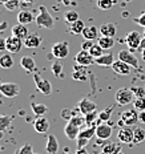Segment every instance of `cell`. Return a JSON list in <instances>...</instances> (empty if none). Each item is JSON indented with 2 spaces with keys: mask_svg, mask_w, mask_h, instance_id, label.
<instances>
[{
  "mask_svg": "<svg viewBox=\"0 0 145 154\" xmlns=\"http://www.w3.org/2000/svg\"><path fill=\"white\" fill-rule=\"evenodd\" d=\"M141 56H143V59L145 60V49H143V51H141Z\"/></svg>",
  "mask_w": 145,
  "mask_h": 154,
  "instance_id": "54",
  "label": "cell"
},
{
  "mask_svg": "<svg viewBox=\"0 0 145 154\" xmlns=\"http://www.w3.org/2000/svg\"><path fill=\"white\" fill-rule=\"evenodd\" d=\"M145 141V130L143 129V128H134L133 129V143H136V145H138V143L144 142Z\"/></svg>",
  "mask_w": 145,
  "mask_h": 154,
  "instance_id": "31",
  "label": "cell"
},
{
  "mask_svg": "<svg viewBox=\"0 0 145 154\" xmlns=\"http://www.w3.org/2000/svg\"><path fill=\"white\" fill-rule=\"evenodd\" d=\"M117 140L121 143H133V129L129 126L121 128L117 133Z\"/></svg>",
  "mask_w": 145,
  "mask_h": 154,
  "instance_id": "14",
  "label": "cell"
},
{
  "mask_svg": "<svg viewBox=\"0 0 145 154\" xmlns=\"http://www.w3.org/2000/svg\"><path fill=\"white\" fill-rule=\"evenodd\" d=\"M52 73L57 79H64V73H63V65L59 61H53L52 63Z\"/></svg>",
  "mask_w": 145,
  "mask_h": 154,
  "instance_id": "36",
  "label": "cell"
},
{
  "mask_svg": "<svg viewBox=\"0 0 145 154\" xmlns=\"http://www.w3.org/2000/svg\"><path fill=\"white\" fill-rule=\"evenodd\" d=\"M93 136H96V126H87L85 129L80 130L79 137L76 140L77 149H84L89 143V141H91Z\"/></svg>",
  "mask_w": 145,
  "mask_h": 154,
  "instance_id": "3",
  "label": "cell"
},
{
  "mask_svg": "<svg viewBox=\"0 0 145 154\" xmlns=\"http://www.w3.org/2000/svg\"><path fill=\"white\" fill-rule=\"evenodd\" d=\"M20 65L21 68H23L25 72L28 73H32L36 70V63H35V60L32 59L30 56H23L20 60Z\"/></svg>",
  "mask_w": 145,
  "mask_h": 154,
  "instance_id": "23",
  "label": "cell"
},
{
  "mask_svg": "<svg viewBox=\"0 0 145 154\" xmlns=\"http://www.w3.org/2000/svg\"><path fill=\"white\" fill-rule=\"evenodd\" d=\"M60 116H61V118H63V120H65L67 122H68V121L71 120V118L73 117V114H72V112L69 110V109H63V110H61V113H60Z\"/></svg>",
  "mask_w": 145,
  "mask_h": 154,
  "instance_id": "44",
  "label": "cell"
},
{
  "mask_svg": "<svg viewBox=\"0 0 145 154\" xmlns=\"http://www.w3.org/2000/svg\"><path fill=\"white\" fill-rule=\"evenodd\" d=\"M140 51L145 49V37H143V40H141V44H140V48H138Z\"/></svg>",
  "mask_w": 145,
  "mask_h": 154,
  "instance_id": "51",
  "label": "cell"
},
{
  "mask_svg": "<svg viewBox=\"0 0 145 154\" xmlns=\"http://www.w3.org/2000/svg\"><path fill=\"white\" fill-rule=\"evenodd\" d=\"M33 128L35 130L37 131V133H47L48 130H49V121L47 120L44 116H40V117H36V120H35L33 122Z\"/></svg>",
  "mask_w": 145,
  "mask_h": 154,
  "instance_id": "17",
  "label": "cell"
},
{
  "mask_svg": "<svg viewBox=\"0 0 145 154\" xmlns=\"http://www.w3.org/2000/svg\"><path fill=\"white\" fill-rule=\"evenodd\" d=\"M4 7H5V9H8V11L14 12L16 9H19L20 2H19V0H7V2L4 3Z\"/></svg>",
  "mask_w": 145,
  "mask_h": 154,
  "instance_id": "39",
  "label": "cell"
},
{
  "mask_svg": "<svg viewBox=\"0 0 145 154\" xmlns=\"http://www.w3.org/2000/svg\"><path fill=\"white\" fill-rule=\"evenodd\" d=\"M8 28V23L7 21H2V23H0V33H2L3 31H5Z\"/></svg>",
  "mask_w": 145,
  "mask_h": 154,
  "instance_id": "49",
  "label": "cell"
},
{
  "mask_svg": "<svg viewBox=\"0 0 145 154\" xmlns=\"http://www.w3.org/2000/svg\"><path fill=\"white\" fill-rule=\"evenodd\" d=\"M84 118H85V124L88 125V126H97V124H95L96 120H99V113H97V110L93 112V113H89V114L84 116Z\"/></svg>",
  "mask_w": 145,
  "mask_h": 154,
  "instance_id": "35",
  "label": "cell"
},
{
  "mask_svg": "<svg viewBox=\"0 0 145 154\" xmlns=\"http://www.w3.org/2000/svg\"><path fill=\"white\" fill-rule=\"evenodd\" d=\"M97 44L102 48L104 51H108V49H112L115 47V40L113 37H108V36H101L97 38Z\"/></svg>",
  "mask_w": 145,
  "mask_h": 154,
  "instance_id": "28",
  "label": "cell"
},
{
  "mask_svg": "<svg viewBox=\"0 0 145 154\" xmlns=\"http://www.w3.org/2000/svg\"><path fill=\"white\" fill-rule=\"evenodd\" d=\"M113 63H115V59L112 53H104L102 56L95 59V64H97L100 66H112Z\"/></svg>",
  "mask_w": 145,
  "mask_h": 154,
  "instance_id": "27",
  "label": "cell"
},
{
  "mask_svg": "<svg viewBox=\"0 0 145 154\" xmlns=\"http://www.w3.org/2000/svg\"><path fill=\"white\" fill-rule=\"evenodd\" d=\"M76 154H89V153L87 152L85 147H84V149H77V150H76Z\"/></svg>",
  "mask_w": 145,
  "mask_h": 154,
  "instance_id": "50",
  "label": "cell"
},
{
  "mask_svg": "<svg viewBox=\"0 0 145 154\" xmlns=\"http://www.w3.org/2000/svg\"><path fill=\"white\" fill-rule=\"evenodd\" d=\"M15 154H35V152H33V149H32L31 143H24L20 149L16 150Z\"/></svg>",
  "mask_w": 145,
  "mask_h": 154,
  "instance_id": "41",
  "label": "cell"
},
{
  "mask_svg": "<svg viewBox=\"0 0 145 154\" xmlns=\"http://www.w3.org/2000/svg\"><path fill=\"white\" fill-rule=\"evenodd\" d=\"M117 32V27L115 23H104L100 27V33L102 36H108V37H113Z\"/></svg>",
  "mask_w": 145,
  "mask_h": 154,
  "instance_id": "24",
  "label": "cell"
},
{
  "mask_svg": "<svg viewBox=\"0 0 145 154\" xmlns=\"http://www.w3.org/2000/svg\"><path fill=\"white\" fill-rule=\"evenodd\" d=\"M120 120L125 126H132L136 122H138V113L136 109H131V110H125L120 114Z\"/></svg>",
  "mask_w": 145,
  "mask_h": 154,
  "instance_id": "11",
  "label": "cell"
},
{
  "mask_svg": "<svg viewBox=\"0 0 145 154\" xmlns=\"http://www.w3.org/2000/svg\"><path fill=\"white\" fill-rule=\"evenodd\" d=\"M31 109H32V112H33V114L36 116V117L44 116V114H46L47 112H48L47 105L39 104V102H32V104H31Z\"/></svg>",
  "mask_w": 145,
  "mask_h": 154,
  "instance_id": "30",
  "label": "cell"
},
{
  "mask_svg": "<svg viewBox=\"0 0 145 154\" xmlns=\"http://www.w3.org/2000/svg\"><path fill=\"white\" fill-rule=\"evenodd\" d=\"M59 141L53 136V134H49L47 138V143H46V153L47 154H57L59 153Z\"/></svg>",
  "mask_w": 145,
  "mask_h": 154,
  "instance_id": "18",
  "label": "cell"
},
{
  "mask_svg": "<svg viewBox=\"0 0 145 154\" xmlns=\"http://www.w3.org/2000/svg\"><path fill=\"white\" fill-rule=\"evenodd\" d=\"M138 122L145 124V110H143V112H140V113H138Z\"/></svg>",
  "mask_w": 145,
  "mask_h": 154,
  "instance_id": "48",
  "label": "cell"
},
{
  "mask_svg": "<svg viewBox=\"0 0 145 154\" xmlns=\"http://www.w3.org/2000/svg\"><path fill=\"white\" fill-rule=\"evenodd\" d=\"M64 20H65V23L67 24H73L75 21L77 20H80V17H79V14H77L76 11H67L65 14H64Z\"/></svg>",
  "mask_w": 145,
  "mask_h": 154,
  "instance_id": "34",
  "label": "cell"
},
{
  "mask_svg": "<svg viewBox=\"0 0 145 154\" xmlns=\"http://www.w3.org/2000/svg\"><path fill=\"white\" fill-rule=\"evenodd\" d=\"M134 98H136L134 97V93L129 88H120L115 94V100L120 106L129 105L131 102L134 101Z\"/></svg>",
  "mask_w": 145,
  "mask_h": 154,
  "instance_id": "2",
  "label": "cell"
},
{
  "mask_svg": "<svg viewBox=\"0 0 145 154\" xmlns=\"http://www.w3.org/2000/svg\"><path fill=\"white\" fill-rule=\"evenodd\" d=\"M41 37L36 33H30L28 37L24 40V47L28 48V49H35V48H39L41 44Z\"/></svg>",
  "mask_w": 145,
  "mask_h": 154,
  "instance_id": "19",
  "label": "cell"
},
{
  "mask_svg": "<svg viewBox=\"0 0 145 154\" xmlns=\"http://www.w3.org/2000/svg\"><path fill=\"white\" fill-rule=\"evenodd\" d=\"M3 137H4V131H2V130H0V140H2Z\"/></svg>",
  "mask_w": 145,
  "mask_h": 154,
  "instance_id": "55",
  "label": "cell"
},
{
  "mask_svg": "<svg viewBox=\"0 0 145 154\" xmlns=\"http://www.w3.org/2000/svg\"><path fill=\"white\" fill-rule=\"evenodd\" d=\"M7 51V38L0 37V52H4Z\"/></svg>",
  "mask_w": 145,
  "mask_h": 154,
  "instance_id": "47",
  "label": "cell"
},
{
  "mask_svg": "<svg viewBox=\"0 0 145 154\" xmlns=\"http://www.w3.org/2000/svg\"><path fill=\"white\" fill-rule=\"evenodd\" d=\"M23 45H24V41L20 40L19 37L14 36V35L7 37V52L8 53H19L21 51V48H23Z\"/></svg>",
  "mask_w": 145,
  "mask_h": 154,
  "instance_id": "10",
  "label": "cell"
},
{
  "mask_svg": "<svg viewBox=\"0 0 145 154\" xmlns=\"http://www.w3.org/2000/svg\"><path fill=\"white\" fill-rule=\"evenodd\" d=\"M80 126H77V125L72 124L69 121V122H67L65 128H64V134H65V137L68 140H72V141H76L77 137H79V133H80Z\"/></svg>",
  "mask_w": 145,
  "mask_h": 154,
  "instance_id": "16",
  "label": "cell"
},
{
  "mask_svg": "<svg viewBox=\"0 0 145 154\" xmlns=\"http://www.w3.org/2000/svg\"><path fill=\"white\" fill-rule=\"evenodd\" d=\"M51 53L53 54L55 59H65L69 54V47L67 41H59V43H55L51 49Z\"/></svg>",
  "mask_w": 145,
  "mask_h": 154,
  "instance_id": "5",
  "label": "cell"
},
{
  "mask_svg": "<svg viewBox=\"0 0 145 154\" xmlns=\"http://www.w3.org/2000/svg\"><path fill=\"white\" fill-rule=\"evenodd\" d=\"M84 28H85V24H84V21H83V20H77L73 24L69 25V31L72 32L73 35H76V36L81 35L83 31H84Z\"/></svg>",
  "mask_w": 145,
  "mask_h": 154,
  "instance_id": "32",
  "label": "cell"
},
{
  "mask_svg": "<svg viewBox=\"0 0 145 154\" xmlns=\"http://www.w3.org/2000/svg\"><path fill=\"white\" fill-rule=\"evenodd\" d=\"M11 125V117L9 116H4V114H0V130L5 131Z\"/></svg>",
  "mask_w": 145,
  "mask_h": 154,
  "instance_id": "37",
  "label": "cell"
},
{
  "mask_svg": "<svg viewBox=\"0 0 145 154\" xmlns=\"http://www.w3.org/2000/svg\"><path fill=\"white\" fill-rule=\"evenodd\" d=\"M133 21L137 25H140V27L145 28V14H141L138 17H133Z\"/></svg>",
  "mask_w": 145,
  "mask_h": 154,
  "instance_id": "45",
  "label": "cell"
},
{
  "mask_svg": "<svg viewBox=\"0 0 145 154\" xmlns=\"http://www.w3.org/2000/svg\"><path fill=\"white\" fill-rule=\"evenodd\" d=\"M89 54L93 57V59H97V57L102 56L104 54V49L99 45V44H93V47L89 49Z\"/></svg>",
  "mask_w": 145,
  "mask_h": 154,
  "instance_id": "38",
  "label": "cell"
},
{
  "mask_svg": "<svg viewBox=\"0 0 145 154\" xmlns=\"http://www.w3.org/2000/svg\"><path fill=\"white\" fill-rule=\"evenodd\" d=\"M112 69L115 70L117 75H121V76H128L131 73V69L132 66L128 65L127 63L121 61V60H115V63L112 64Z\"/></svg>",
  "mask_w": 145,
  "mask_h": 154,
  "instance_id": "15",
  "label": "cell"
},
{
  "mask_svg": "<svg viewBox=\"0 0 145 154\" xmlns=\"http://www.w3.org/2000/svg\"><path fill=\"white\" fill-rule=\"evenodd\" d=\"M143 35H144V37H145V28H144V33Z\"/></svg>",
  "mask_w": 145,
  "mask_h": 154,
  "instance_id": "57",
  "label": "cell"
},
{
  "mask_svg": "<svg viewBox=\"0 0 145 154\" xmlns=\"http://www.w3.org/2000/svg\"><path fill=\"white\" fill-rule=\"evenodd\" d=\"M24 3H28V4H32V3H33V0H23Z\"/></svg>",
  "mask_w": 145,
  "mask_h": 154,
  "instance_id": "53",
  "label": "cell"
},
{
  "mask_svg": "<svg viewBox=\"0 0 145 154\" xmlns=\"http://www.w3.org/2000/svg\"><path fill=\"white\" fill-rule=\"evenodd\" d=\"M112 136V126L109 124H99L96 126V137L97 140H102V141H107L111 138Z\"/></svg>",
  "mask_w": 145,
  "mask_h": 154,
  "instance_id": "12",
  "label": "cell"
},
{
  "mask_svg": "<svg viewBox=\"0 0 145 154\" xmlns=\"http://www.w3.org/2000/svg\"><path fill=\"white\" fill-rule=\"evenodd\" d=\"M0 66L3 69H11L14 66V59L11 53H4L0 56Z\"/></svg>",
  "mask_w": 145,
  "mask_h": 154,
  "instance_id": "29",
  "label": "cell"
},
{
  "mask_svg": "<svg viewBox=\"0 0 145 154\" xmlns=\"http://www.w3.org/2000/svg\"><path fill=\"white\" fill-rule=\"evenodd\" d=\"M113 0H97V7L102 11H108L113 7Z\"/></svg>",
  "mask_w": 145,
  "mask_h": 154,
  "instance_id": "40",
  "label": "cell"
},
{
  "mask_svg": "<svg viewBox=\"0 0 145 154\" xmlns=\"http://www.w3.org/2000/svg\"><path fill=\"white\" fill-rule=\"evenodd\" d=\"M77 108H79V112L83 116H87V114H89V113H93V112H96V109H97V105H96L92 100H89L88 97H84V98H81V100L79 101V104H77Z\"/></svg>",
  "mask_w": 145,
  "mask_h": 154,
  "instance_id": "9",
  "label": "cell"
},
{
  "mask_svg": "<svg viewBox=\"0 0 145 154\" xmlns=\"http://www.w3.org/2000/svg\"><path fill=\"white\" fill-rule=\"evenodd\" d=\"M5 2H7V0H0V4H4Z\"/></svg>",
  "mask_w": 145,
  "mask_h": 154,
  "instance_id": "56",
  "label": "cell"
},
{
  "mask_svg": "<svg viewBox=\"0 0 145 154\" xmlns=\"http://www.w3.org/2000/svg\"><path fill=\"white\" fill-rule=\"evenodd\" d=\"M0 93L7 98H14L20 93V86L16 82H4L0 81Z\"/></svg>",
  "mask_w": 145,
  "mask_h": 154,
  "instance_id": "4",
  "label": "cell"
},
{
  "mask_svg": "<svg viewBox=\"0 0 145 154\" xmlns=\"http://www.w3.org/2000/svg\"><path fill=\"white\" fill-rule=\"evenodd\" d=\"M120 154H121V153H120Z\"/></svg>",
  "mask_w": 145,
  "mask_h": 154,
  "instance_id": "59",
  "label": "cell"
},
{
  "mask_svg": "<svg viewBox=\"0 0 145 154\" xmlns=\"http://www.w3.org/2000/svg\"><path fill=\"white\" fill-rule=\"evenodd\" d=\"M112 112H113V106H108L107 109H104V110L100 112V113H99V124L107 122V121L111 120Z\"/></svg>",
  "mask_w": 145,
  "mask_h": 154,
  "instance_id": "33",
  "label": "cell"
},
{
  "mask_svg": "<svg viewBox=\"0 0 145 154\" xmlns=\"http://www.w3.org/2000/svg\"><path fill=\"white\" fill-rule=\"evenodd\" d=\"M99 32L100 29L97 27H95V25H88V27L84 28V31H83L81 36L85 38V40H96V38H99Z\"/></svg>",
  "mask_w": 145,
  "mask_h": 154,
  "instance_id": "22",
  "label": "cell"
},
{
  "mask_svg": "<svg viewBox=\"0 0 145 154\" xmlns=\"http://www.w3.org/2000/svg\"><path fill=\"white\" fill-rule=\"evenodd\" d=\"M93 47V41L92 40H84V43L81 44V49L83 51H88L89 52V49Z\"/></svg>",
  "mask_w": 145,
  "mask_h": 154,
  "instance_id": "46",
  "label": "cell"
},
{
  "mask_svg": "<svg viewBox=\"0 0 145 154\" xmlns=\"http://www.w3.org/2000/svg\"><path fill=\"white\" fill-rule=\"evenodd\" d=\"M117 57H118V60L127 63L128 65L133 66V68H137V66H138V60H137V57L134 56V53L132 52V51H128V49L118 51Z\"/></svg>",
  "mask_w": 145,
  "mask_h": 154,
  "instance_id": "8",
  "label": "cell"
},
{
  "mask_svg": "<svg viewBox=\"0 0 145 154\" xmlns=\"http://www.w3.org/2000/svg\"><path fill=\"white\" fill-rule=\"evenodd\" d=\"M72 79L75 81H87L88 80V73H87V66L83 65H77L73 68V73H72Z\"/></svg>",
  "mask_w": 145,
  "mask_h": 154,
  "instance_id": "20",
  "label": "cell"
},
{
  "mask_svg": "<svg viewBox=\"0 0 145 154\" xmlns=\"http://www.w3.org/2000/svg\"><path fill=\"white\" fill-rule=\"evenodd\" d=\"M35 23L37 27L44 28V29H51L55 25V19L53 16L49 14V11L47 9L46 5H40L39 7V14L35 17Z\"/></svg>",
  "mask_w": 145,
  "mask_h": 154,
  "instance_id": "1",
  "label": "cell"
},
{
  "mask_svg": "<svg viewBox=\"0 0 145 154\" xmlns=\"http://www.w3.org/2000/svg\"><path fill=\"white\" fill-rule=\"evenodd\" d=\"M121 142H109L102 147V154H120L121 153Z\"/></svg>",
  "mask_w": 145,
  "mask_h": 154,
  "instance_id": "25",
  "label": "cell"
},
{
  "mask_svg": "<svg viewBox=\"0 0 145 154\" xmlns=\"http://www.w3.org/2000/svg\"><path fill=\"white\" fill-rule=\"evenodd\" d=\"M35 20V16L31 11H27V9H21L17 14V21L19 24H30Z\"/></svg>",
  "mask_w": 145,
  "mask_h": 154,
  "instance_id": "26",
  "label": "cell"
},
{
  "mask_svg": "<svg viewBox=\"0 0 145 154\" xmlns=\"http://www.w3.org/2000/svg\"><path fill=\"white\" fill-rule=\"evenodd\" d=\"M132 92L134 93V97H145V89L141 88V86H133V88H131Z\"/></svg>",
  "mask_w": 145,
  "mask_h": 154,
  "instance_id": "43",
  "label": "cell"
},
{
  "mask_svg": "<svg viewBox=\"0 0 145 154\" xmlns=\"http://www.w3.org/2000/svg\"><path fill=\"white\" fill-rule=\"evenodd\" d=\"M141 40H143V36H141V33L137 31H131L127 35V37H125V43H127V45L131 51L138 49L140 44H141Z\"/></svg>",
  "mask_w": 145,
  "mask_h": 154,
  "instance_id": "7",
  "label": "cell"
},
{
  "mask_svg": "<svg viewBox=\"0 0 145 154\" xmlns=\"http://www.w3.org/2000/svg\"><path fill=\"white\" fill-rule=\"evenodd\" d=\"M61 3H63L64 5H69L71 4V0H61Z\"/></svg>",
  "mask_w": 145,
  "mask_h": 154,
  "instance_id": "52",
  "label": "cell"
},
{
  "mask_svg": "<svg viewBox=\"0 0 145 154\" xmlns=\"http://www.w3.org/2000/svg\"><path fill=\"white\" fill-rule=\"evenodd\" d=\"M11 32H12V35H14V36L19 37L20 40H23V41L28 37V35H30L27 25H24V24H15L14 27H12Z\"/></svg>",
  "mask_w": 145,
  "mask_h": 154,
  "instance_id": "21",
  "label": "cell"
},
{
  "mask_svg": "<svg viewBox=\"0 0 145 154\" xmlns=\"http://www.w3.org/2000/svg\"><path fill=\"white\" fill-rule=\"evenodd\" d=\"M33 80H35V84H36V89L40 93H43L44 96H49L52 93V84L48 80L43 79L40 75H35Z\"/></svg>",
  "mask_w": 145,
  "mask_h": 154,
  "instance_id": "6",
  "label": "cell"
},
{
  "mask_svg": "<svg viewBox=\"0 0 145 154\" xmlns=\"http://www.w3.org/2000/svg\"><path fill=\"white\" fill-rule=\"evenodd\" d=\"M133 105H134V109L138 110V112L145 110V97H137V98H134Z\"/></svg>",
  "mask_w": 145,
  "mask_h": 154,
  "instance_id": "42",
  "label": "cell"
},
{
  "mask_svg": "<svg viewBox=\"0 0 145 154\" xmlns=\"http://www.w3.org/2000/svg\"><path fill=\"white\" fill-rule=\"evenodd\" d=\"M65 154H71V153H68V152H67V153H65Z\"/></svg>",
  "mask_w": 145,
  "mask_h": 154,
  "instance_id": "58",
  "label": "cell"
},
{
  "mask_svg": "<svg viewBox=\"0 0 145 154\" xmlns=\"http://www.w3.org/2000/svg\"><path fill=\"white\" fill-rule=\"evenodd\" d=\"M75 63L77 65H83V66H89L92 63H95V59L89 54L88 51H80L77 52V54L75 56Z\"/></svg>",
  "mask_w": 145,
  "mask_h": 154,
  "instance_id": "13",
  "label": "cell"
}]
</instances>
